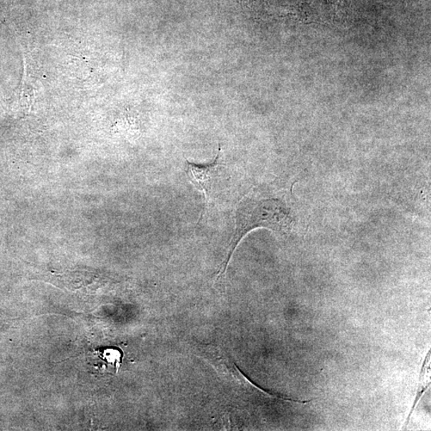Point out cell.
Listing matches in <instances>:
<instances>
[{
  "mask_svg": "<svg viewBox=\"0 0 431 431\" xmlns=\"http://www.w3.org/2000/svg\"><path fill=\"white\" fill-rule=\"evenodd\" d=\"M235 219L236 230L230 243L225 268L240 242L252 230L264 227L284 235L290 232L293 225L290 209L277 199L244 200L237 208Z\"/></svg>",
  "mask_w": 431,
  "mask_h": 431,
  "instance_id": "obj_1",
  "label": "cell"
},
{
  "mask_svg": "<svg viewBox=\"0 0 431 431\" xmlns=\"http://www.w3.org/2000/svg\"><path fill=\"white\" fill-rule=\"evenodd\" d=\"M95 353L103 361L107 367H112L117 372L119 370L122 362V353L119 349L115 348H100Z\"/></svg>",
  "mask_w": 431,
  "mask_h": 431,
  "instance_id": "obj_3",
  "label": "cell"
},
{
  "mask_svg": "<svg viewBox=\"0 0 431 431\" xmlns=\"http://www.w3.org/2000/svg\"><path fill=\"white\" fill-rule=\"evenodd\" d=\"M220 152V146H219L217 158L211 163L202 165L187 161L186 172L190 182L205 194L207 201L211 198L216 183L218 182L220 177V170L221 169L219 163Z\"/></svg>",
  "mask_w": 431,
  "mask_h": 431,
  "instance_id": "obj_2",
  "label": "cell"
}]
</instances>
